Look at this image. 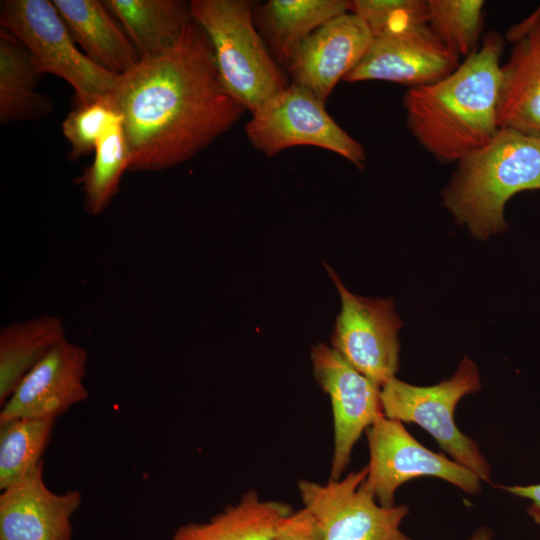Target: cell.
I'll list each match as a JSON object with an SVG mask.
<instances>
[{
	"mask_svg": "<svg viewBox=\"0 0 540 540\" xmlns=\"http://www.w3.org/2000/svg\"><path fill=\"white\" fill-rule=\"evenodd\" d=\"M110 98L122 118L133 171L191 159L245 112L225 89L211 43L194 19L173 49L140 59L120 75Z\"/></svg>",
	"mask_w": 540,
	"mask_h": 540,
	"instance_id": "cell-1",
	"label": "cell"
},
{
	"mask_svg": "<svg viewBox=\"0 0 540 540\" xmlns=\"http://www.w3.org/2000/svg\"><path fill=\"white\" fill-rule=\"evenodd\" d=\"M503 46V37L490 32L448 76L407 90L406 125L437 160L457 163L486 145L499 129Z\"/></svg>",
	"mask_w": 540,
	"mask_h": 540,
	"instance_id": "cell-2",
	"label": "cell"
},
{
	"mask_svg": "<svg viewBox=\"0 0 540 540\" xmlns=\"http://www.w3.org/2000/svg\"><path fill=\"white\" fill-rule=\"evenodd\" d=\"M526 190H540V136L499 128L486 145L457 162L442 200L455 221L486 239L507 228L505 205Z\"/></svg>",
	"mask_w": 540,
	"mask_h": 540,
	"instance_id": "cell-3",
	"label": "cell"
},
{
	"mask_svg": "<svg viewBox=\"0 0 540 540\" xmlns=\"http://www.w3.org/2000/svg\"><path fill=\"white\" fill-rule=\"evenodd\" d=\"M190 8L211 43L225 89L245 111L253 113L290 84L254 25L252 1L193 0Z\"/></svg>",
	"mask_w": 540,
	"mask_h": 540,
	"instance_id": "cell-4",
	"label": "cell"
},
{
	"mask_svg": "<svg viewBox=\"0 0 540 540\" xmlns=\"http://www.w3.org/2000/svg\"><path fill=\"white\" fill-rule=\"evenodd\" d=\"M0 24L26 48L41 74H53L71 85L75 105L116 89L120 75L96 65L77 48L52 1H1Z\"/></svg>",
	"mask_w": 540,
	"mask_h": 540,
	"instance_id": "cell-5",
	"label": "cell"
},
{
	"mask_svg": "<svg viewBox=\"0 0 540 540\" xmlns=\"http://www.w3.org/2000/svg\"><path fill=\"white\" fill-rule=\"evenodd\" d=\"M475 363L465 357L455 374L432 386H415L396 377L381 387L385 417L415 423L427 431L452 460L468 468L481 480L490 482V466L476 442L463 434L455 422L460 399L480 389Z\"/></svg>",
	"mask_w": 540,
	"mask_h": 540,
	"instance_id": "cell-6",
	"label": "cell"
},
{
	"mask_svg": "<svg viewBox=\"0 0 540 540\" xmlns=\"http://www.w3.org/2000/svg\"><path fill=\"white\" fill-rule=\"evenodd\" d=\"M251 114L245 125L246 137L268 157L308 145L334 152L359 169L365 167L363 145L337 124L325 101L299 84L291 82Z\"/></svg>",
	"mask_w": 540,
	"mask_h": 540,
	"instance_id": "cell-7",
	"label": "cell"
},
{
	"mask_svg": "<svg viewBox=\"0 0 540 540\" xmlns=\"http://www.w3.org/2000/svg\"><path fill=\"white\" fill-rule=\"evenodd\" d=\"M366 434L370 459L363 486L381 506H394L397 488L421 476L443 479L470 495L481 491V479L475 473L421 445L401 421L383 415Z\"/></svg>",
	"mask_w": 540,
	"mask_h": 540,
	"instance_id": "cell-8",
	"label": "cell"
},
{
	"mask_svg": "<svg viewBox=\"0 0 540 540\" xmlns=\"http://www.w3.org/2000/svg\"><path fill=\"white\" fill-rule=\"evenodd\" d=\"M368 467L320 484L299 480L303 507L318 522L323 540H412L401 531L406 505L381 506L363 486Z\"/></svg>",
	"mask_w": 540,
	"mask_h": 540,
	"instance_id": "cell-9",
	"label": "cell"
},
{
	"mask_svg": "<svg viewBox=\"0 0 540 540\" xmlns=\"http://www.w3.org/2000/svg\"><path fill=\"white\" fill-rule=\"evenodd\" d=\"M341 297L332 347L357 371L382 387L399 368L398 331L402 325L390 299H371L348 291L325 265Z\"/></svg>",
	"mask_w": 540,
	"mask_h": 540,
	"instance_id": "cell-10",
	"label": "cell"
},
{
	"mask_svg": "<svg viewBox=\"0 0 540 540\" xmlns=\"http://www.w3.org/2000/svg\"><path fill=\"white\" fill-rule=\"evenodd\" d=\"M311 360L314 377L331 402L334 440L330 479L338 480L362 433L384 415L381 387L325 343L312 347Z\"/></svg>",
	"mask_w": 540,
	"mask_h": 540,
	"instance_id": "cell-11",
	"label": "cell"
},
{
	"mask_svg": "<svg viewBox=\"0 0 540 540\" xmlns=\"http://www.w3.org/2000/svg\"><path fill=\"white\" fill-rule=\"evenodd\" d=\"M428 24H418L373 37L346 82L381 80L418 87L435 83L459 65Z\"/></svg>",
	"mask_w": 540,
	"mask_h": 540,
	"instance_id": "cell-12",
	"label": "cell"
},
{
	"mask_svg": "<svg viewBox=\"0 0 540 540\" xmlns=\"http://www.w3.org/2000/svg\"><path fill=\"white\" fill-rule=\"evenodd\" d=\"M88 355L68 339L55 345L20 381L1 406L0 422L15 418L54 419L88 397Z\"/></svg>",
	"mask_w": 540,
	"mask_h": 540,
	"instance_id": "cell-13",
	"label": "cell"
},
{
	"mask_svg": "<svg viewBox=\"0 0 540 540\" xmlns=\"http://www.w3.org/2000/svg\"><path fill=\"white\" fill-rule=\"evenodd\" d=\"M372 40L365 22L357 14L345 12L304 39L286 70L292 82L326 101L337 83L363 59Z\"/></svg>",
	"mask_w": 540,
	"mask_h": 540,
	"instance_id": "cell-14",
	"label": "cell"
},
{
	"mask_svg": "<svg viewBox=\"0 0 540 540\" xmlns=\"http://www.w3.org/2000/svg\"><path fill=\"white\" fill-rule=\"evenodd\" d=\"M41 461L0 495V540H71V518L81 504L78 490L51 491Z\"/></svg>",
	"mask_w": 540,
	"mask_h": 540,
	"instance_id": "cell-15",
	"label": "cell"
},
{
	"mask_svg": "<svg viewBox=\"0 0 540 540\" xmlns=\"http://www.w3.org/2000/svg\"><path fill=\"white\" fill-rule=\"evenodd\" d=\"M514 42L501 66L498 128L540 136V12L509 30Z\"/></svg>",
	"mask_w": 540,
	"mask_h": 540,
	"instance_id": "cell-16",
	"label": "cell"
},
{
	"mask_svg": "<svg viewBox=\"0 0 540 540\" xmlns=\"http://www.w3.org/2000/svg\"><path fill=\"white\" fill-rule=\"evenodd\" d=\"M74 41L96 65L123 75L139 61L132 41L103 1L53 0Z\"/></svg>",
	"mask_w": 540,
	"mask_h": 540,
	"instance_id": "cell-17",
	"label": "cell"
},
{
	"mask_svg": "<svg viewBox=\"0 0 540 540\" xmlns=\"http://www.w3.org/2000/svg\"><path fill=\"white\" fill-rule=\"evenodd\" d=\"M137 49L140 59L173 49L193 20L190 2L180 0H104Z\"/></svg>",
	"mask_w": 540,
	"mask_h": 540,
	"instance_id": "cell-18",
	"label": "cell"
},
{
	"mask_svg": "<svg viewBox=\"0 0 540 540\" xmlns=\"http://www.w3.org/2000/svg\"><path fill=\"white\" fill-rule=\"evenodd\" d=\"M348 11L346 0H269L258 8L256 19L272 56L286 68L304 39Z\"/></svg>",
	"mask_w": 540,
	"mask_h": 540,
	"instance_id": "cell-19",
	"label": "cell"
},
{
	"mask_svg": "<svg viewBox=\"0 0 540 540\" xmlns=\"http://www.w3.org/2000/svg\"><path fill=\"white\" fill-rule=\"evenodd\" d=\"M293 512L284 502L261 500L254 490L242 495L205 523L179 526L172 540H271L280 523Z\"/></svg>",
	"mask_w": 540,
	"mask_h": 540,
	"instance_id": "cell-20",
	"label": "cell"
},
{
	"mask_svg": "<svg viewBox=\"0 0 540 540\" xmlns=\"http://www.w3.org/2000/svg\"><path fill=\"white\" fill-rule=\"evenodd\" d=\"M60 317L44 314L3 326L0 331V406L23 377L65 339Z\"/></svg>",
	"mask_w": 540,
	"mask_h": 540,
	"instance_id": "cell-21",
	"label": "cell"
},
{
	"mask_svg": "<svg viewBox=\"0 0 540 540\" xmlns=\"http://www.w3.org/2000/svg\"><path fill=\"white\" fill-rule=\"evenodd\" d=\"M42 75L26 48L0 29V123L35 120L53 110L51 99L36 87Z\"/></svg>",
	"mask_w": 540,
	"mask_h": 540,
	"instance_id": "cell-22",
	"label": "cell"
},
{
	"mask_svg": "<svg viewBox=\"0 0 540 540\" xmlns=\"http://www.w3.org/2000/svg\"><path fill=\"white\" fill-rule=\"evenodd\" d=\"M131 155L124 134L121 116H117L99 138L92 164L79 182L84 192L85 209L101 214L119 190L121 178L129 170Z\"/></svg>",
	"mask_w": 540,
	"mask_h": 540,
	"instance_id": "cell-23",
	"label": "cell"
},
{
	"mask_svg": "<svg viewBox=\"0 0 540 540\" xmlns=\"http://www.w3.org/2000/svg\"><path fill=\"white\" fill-rule=\"evenodd\" d=\"M54 419L15 418L0 422V489L20 481L42 460Z\"/></svg>",
	"mask_w": 540,
	"mask_h": 540,
	"instance_id": "cell-24",
	"label": "cell"
},
{
	"mask_svg": "<svg viewBox=\"0 0 540 540\" xmlns=\"http://www.w3.org/2000/svg\"><path fill=\"white\" fill-rule=\"evenodd\" d=\"M427 24L456 56L477 48L483 26L482 0H428Z\"/></svg>",
	"mask_w": 540,
	"mask_h": 540,
	"instance_id": "cell-25",
	"label": "cell"
},
{
	"mask_svg": "<svg viewBox=\"0 0 540 540\" xmlns=\"http://www.w3.org/2000/svg\"><path fill=\"white\" fill-rule=\"evenodd\" d=\"M117 116L110 95L75 105L62 122V133L71 146L69 159L76 160L94 151L99 138Z\"/></svg>",
	"mask_w": 540,
	"mask_h": 540,
	"instance_id": "cell-26",
	"label": "cell"
},
{
	"mask_svg": "<svg viewBox=\"0 0 540 540\" xmlns=\"http://www.w3.org/2000/svg\"><path fill=\"white\" fill-rule=\"evenodd\" d=\"M350 11L365 22L373 37L427 24V2L422 0H353Z\"/></svg>",
	"mask_w": 540,
	"mask_h": 540,
	"instance_id": "cell-27",
	"label": "cell"
},
{
	"mask_svg": "<svg viewBox=\"0 0 540 540\" xmlns=\"http://www.w3.org/2000/svg\"><path fill=\"white\" fill-rule=\"evenodd\" d=\"M271 540H323V535L316 519L303 507L280 523Z\"/></svg>",
	"mask_w": 540,
	"mask_h": 540,
	"instance_id": "cell-28",
	"label": "cell"
},
{
	"mask_svg": "<svg viewBox=\"0 0 540 540\" xmlns=\"http://www.w3.org/2000/svg\"><path fill=\"white\" fill-rule=\"evenodd\" d=\"M509 493L530 500L527 508L528 515L540 526V484L526 486H502Z\"/></svg>",
	"mask_w": 540,
	"mask_h": 540,
	"instance_id": "cell-29",
	"label": "cell"
},
{
	"mask_svg": "<svg viewBox=\"0 0 540 540\" xmlns=\"http://www.w3.org/2000/svg\"><path fill=\"white\" fill-rule=\"evenodd\" d=\"M493 532L489 527L477 528L466 540H492Z\"/></svg>",
	"mask_w": 540,
	"mask_h": 540,
	"instance_id": "cell-30",
	"label": "cell"
}]
</instances>
